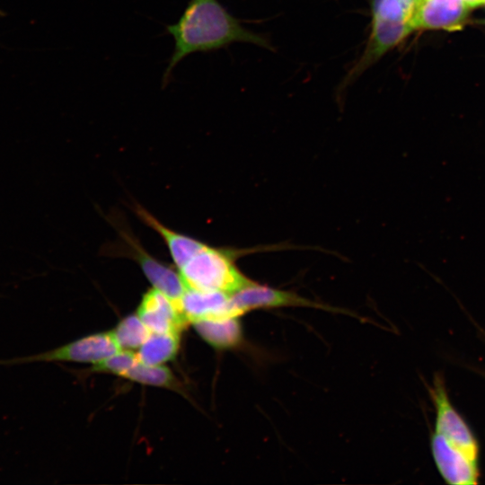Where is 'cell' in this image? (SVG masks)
<instances>
[{
	"label": "cell",
	"mask_w": 485,
	"mask_h": 485,
	"mask_svg": "<svg viewBox=\"0 0 485 485\" xmlns=\"http://www.w3.org/2000/svg\"><path fill=\"white\" fill-rule=\"evenodd\" d=\"M198 335L216 349L240 347L242 328L238 316L206 319L192 323Z\"/></svg>",
	"instance_id": "12"
},
{
	"label": "cell",
	"mask_w": 485,
	"mask_h": 485,
	"mask_svg": "<svg viewBox=\"0 0 485 485\" xmlns=\"http://www.w3.org/2000/svg\"><path fill=\"white\" fill-rule=\"evenodd\" d=\"M112 332L121 349L127 350L139 348L150 334V331L137 314L123 318Z\"/></svg>",
	"instance_id": "15"
},
{
	"label": "cell",
	"mask_w": 485,
	"mask_h": 485,
	"mask_svg": "<svg viewBox=\"0 0 485 485\" xmlns=\"http://www.w3.org/2000/svg\"><path fill=\"white\" fill-rule=\"evenodd\" d=\"M112 331L94 333L39 354L0 359V366H15L36 362H77L95 364L119 351Z\"/></svg>",
	"instance_id": "4"
},
{
	"label": "cell",
	"mask_w": 485,
	"mask_h": 485,
	"mask_svg": "<svg viewBox=\"0 0 485 485\" xmlns=\"http://www.w3.org/2000/svg\"><path fill=\"white\" fill-rule=\"evenodd\" d=\"M138 361L137 352L122 349L95 364L91 367L92 373L111 374L123 377Z\"/></svg>",
	"instance_id": "17"
},
{
	"label": "cell",
	"mask_w": 485,
	"mask_h": 485,
	"mask_svg": "<svg viewBox=\"0 0 485 485\" xmlns=\"http://www.w3.org/2000/svg\"><path fill=\"white\" fill-rule=\"evenodd\" d=\"M116 219V218H115ZM120 241L107 248L110 256H125L135 260L153 287L169 297L180 310L185 285L177 270L149 254L132 233L116 219ZM181 311V310H180Z\"/></svg>",
	"instance_id": "3"
},
{
	"label": "cell",
	"mask_w": 485,
	"mask_h": 485,
	"mask_svg": "<svg viewBox=\"0 0 485 485\" xmlns=\"http://www.w3.org/2000/svg\"><path fill=\"white\" fill-rule=\"evenodd\" d=\"M485 1V0H484Z\"/></svg>",
	"instance_id": "20"
},
{
	"label": "cell",
	"mask_w": 485,
	"mask_h": 485,
	"mask_svg": "<svg viewBox=\"0 0 485 485\" xmlns=\"http://www.w3.org/2000/svg\"><path fill=\"white\" fill-rule=\"evenodd\" d=\"M0 15H3L2 12L0 11Z\"/></svg>",
	"instance_id": "19"
},
{
	"label": "cell",
	"mask_w": 485,
	"mask_h": 485,
	"mask_svg": "<svg viewBox=\"0 0 485 485\" xmlns=\"http://www.w3.org/2000/svg\"><path fill=\"white\" fill-rule=\"evenodd\" d=\"M181 313L187 323L206 319L238 316L230 295L211 290L186 287L180 303Z\"/></svg>",
	"instance_id": "9"
},
{
	"label": "cell",
	"mask_w": 485,
	"mask_h": 485,
	"mask_svg": "<svg viewBox=\"0 0 485 485\" xmlns=\"http://www.w3.org/2000/svg\"><path fill=\"white\" fill-rule=\"evenodd\" d=\"M469 9L463 0H418L410 22L414 30L455 31L463 27Z\"/></svg>",
	"instance_id": "10"
},
{
	"label": "cell",
	"mask_w": 485,
	"mask_h": 485,
	"mask_svg": "<svg viewBox=\"0 0 485 485\" xmlns=\"http://www.w3.org/2000/svg\"><path fill=\"white\" fill-rule=\"evenodd\" d=\"M431 452L441 476L449 484H477L478 463L453 445L444 436L435 432L431 437Z\"/></svg>",
	"instance_id": "8"
},
{
	"label": "cell",
	"mask_w": 485,
	"mask_h": 485,
	"mask_svg": "<svg viewBox=\"0 0 485 485\" xmlns=\"http://www.w3.org/2000/svg\"><path fill=\"white\" fill-rule=\"evenodd\" d=\"M137 314L150 332H181L188 325L175 304L153 287L146 292Z\"/></svg>",
	"instance_id": "11"
},
{
	"label": "cell",
	"mask_w": 485,
	"mask_h": 485,
	"mask_svg": "<svg viewBox=\"0 0 485 485\" xmlns=\"http://www.w3.org/2000/svg\"><path fill=\"white\" fill-rule=\"evenodd\" d=\"M180 332H150L137 352V358L146 365H163L172 360L180 348Z\"/></svg>",
	"instance_id": "13"
},
{
	"label": "cell",
	"mask_w": 485,
	"mask_h": 485,
	"mask_svg": "<svg viewBox=\"0 0 485 485\" xmlns=\"http://www.w3.org/2000/svg\"><path fill=\"white\" fill-rule=\"evenodd\" d=\"M414 30L410 22H397L371 16V31L366 48L343 82L352 83L376 63L384 54L400 44Z\"/></svg>",
	"instance_id": "6"
},
{
	"label": "cell",
	"mask_w": 485,
	"mask_h": 485,
	"mask_svg": "<svg viewBox=\"0 0 485 485\" xmlns=\"http://www.w3.org/2000/svg\"><path fill=\"white\" fill-rule=\"evenodd\" d=\"M165 31L172 37L174 48L163 75V87L170 84L175 67L194 53L215 51L234 42L272 48L264 37L243 27L218 0H190L178 21Z\"/></svg>",
	"instance_id": "1"
},
{
	"label": "cell",
	"mask_w": 485,
	"mask_h": 485,
	"mask_svg": "<svg viewBox=\"0 0 485 485\" xmlns=\"http://www.w3.org/2000/svg\"><path fill=\"white\" fill-rule=\"evenodd\" d=\"M417 2L418 0H370L371 16L410 22Z\"/></svg>",
	"instance_id": "16"
},
{
	"label": "cell",
	"mask_w": 485,
	"mask_h": 485,
	"mask_svg": "<svg viewBox=\"0 0 485 485\" xmlns=\"http://www.w3.org/2000/svg\"><path fill=\"white\" fill-rule=\"evenodd\" d=\"M123 378L145 385L170 389L184 394L183 385L172 372L163 365H146L138 360L126 372Z\"/></svg>",
	"instance_id": "14"
},
{
	"label": "cell",
	"mask_w": 485,
	"mask_h": 485,
	"mask_svg": "<svg viewBox=\"0 0 485 485\" xmlns=\"http://www.w3.org/2000/svg\"><path fill=\"white\" fill-rule=\"evenodd\" d=\"M234 305L242 315L256 309L303 306L335 311L334 308L290 292L253 282L231 295Z\"/></svg>",
	"instance_id": "7"
},
{
	"label": "cell",
	"mask_w": 485,
	"mask_h": 485,
	"mask_svg": "<svg viewBox=\"0 0 485 485\" xmlns=\"http://www.w3.org/2000/svg\"><path fill=\"white\" fill-rule=\"evenodd\" d=\"M469 8H474L481 4H485L484 0H463Z\"/></svg>",
	"instance_id": "18"
},
{
	"label": "cell",
	"mask_w": 485,
	"mask_h": 485,
	"mask_svg": "<svg viewBox=\"0 0 485 485\" xmlns=\"http://www.w3.org/2000/svg\"><path fill=\"white\" fill-rule=\"evenodd\" d=\"M428 391L436 412L435 432L444 436L453 445L478 463L477 440L466 422L452 405L444 378L436 375Z\"/></svg>",
	"instance_id": "5"
},
{
	"label": "cell",
	"mask_w": 485,
	"mask_h": 485,
	"mask_svg": "<svg viewBox=\"0 0 485 485\" xmlns=\"http://www.w3.org/2000/svg\"><path fill=\"white\" fill-rule=\"evenodd\" d=\"M234 250L203 245L177 269L186 287L220 291L230 295L254 281L235 265Z\"/></svg>",
	"instance_id": "2"
}]
</instances>
